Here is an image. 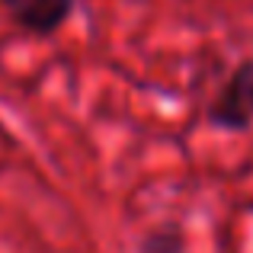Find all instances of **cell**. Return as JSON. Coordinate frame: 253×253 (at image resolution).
Wrapping results in <instances>:
<instances>
[{
  "mask_svg": "<svg viewBox=\"0 0 253 253\" xmlns=\"http://www.w3.org/2000/svg\"><path fill=\"white\" fill-rule=\"evenodd\" d=\"M205 122L218 131H234V135L253 128V58L231 71V77L205 109Z\"/></svg>",
  "mask_w": 253,
  "mask_h": 253,
  "instance_id": "6da1fadb",
  "label": "cell"
},
{
  "mask_svg": "<svg viewBox=\"0 0 253 253\" xmlns=\"http://www.w3.org/2000/svg\"><path fill=\"white\" fill-rule=\"evenodd\" d=\"M0 3L6 6V13L13 16V23L19 29L45 39V36H55L71 19L77 0H0Z\"/></svg>",
  "mask_w": 253,
  "mask_h": 253,
  "instance_id": "7a4b0ae2",
  "label": "cell"
},
{
  "mask_svg": "<svg viewBox=\"0 0 253 253\" xmlns=\"http://www.w3.org/2000/svg\"><path fill=\"white\" fill-rule=\"evenodd\" d=\"M138 253H186V231L176 221L154 224L141 234Z\"/></svg>",
  "mask_w": 253,
  "mask_h": 253,
  "instance_id": "3957f363",
  "label": "cell"
}]
</instances>
